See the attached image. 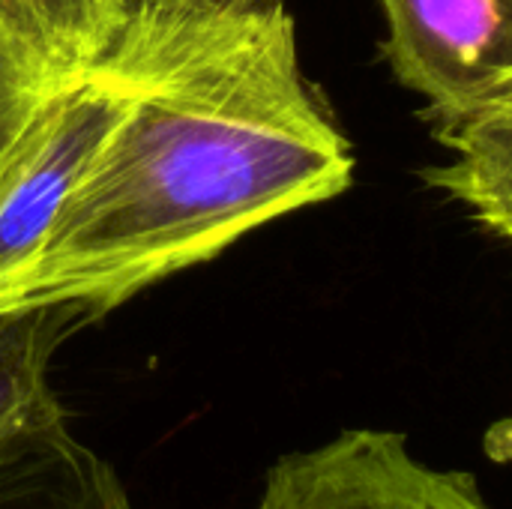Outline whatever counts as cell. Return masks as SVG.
<instances>
[{"instance_id":"obj_1","label":"cell","mask_w":512,"mask_h":509,"mask_svg":"<svg viewBox=\"0 0 512 509\" xmlns=\"http://www.w3.org/2000/svg\"><path fill=\"white\" fill-rule=\"evenodd\" d=\"M96 66L126 108L3 312L72 303L99 321L354 180V147L303 72L285 0L126 12Z\"/></svg>"},{"instance_id":"obj_2","label":"cell","mask_w":512,"mask_h":509,"mask_svg":"<svg viewBox=\"0 0 512 509\" xmlns=\"http://www.w3.org/2000/svg\"><path fill=\"white\" fill-rule=\"evenodd\" d=\"M126 108L123 87L87 66L33 108L0 165V312L39 258L57 213Z\"/></svg>"},{"instance_id":"obj_3","label":"cell","mask_w":512,"mask_h":509,"mask_svg":"<svg viewBox=\"0 0 512 509\" xmlns=\"http://www.w3.org/2000/svg\"><path fill=\"white\" fill-rule=\"evenodd\" d=\"M255 509H492L468 471L435 468L393 429H345L282 456Z\"/></svg>"},{"instance_id":"obj_4","label":"cell","mask_w":512,"mask_h":509,"mask_svg":"<svg viewBox=\"0 0 512 509\" xmlns=\"http://www.w3.org/2000/svg\"><path fill=\"white\" fill-rule=\"evenodd\" d=\"M384 57L444 120L477 108L512 72V0H378Z\"/></svg>"},{"instance_id":"obj_5","label":"cell","mask_w":512,"mask_h":509,"mask_svg":"<svg viewBox=\"0 0 512 509\" xmlns=\"http://www.w3.org/2000/svg\"><path fill=\"white\" fill-rule=\"evenodd\" d=\"M0 509H135L120 474L69 420L42 426L0 450Z\"/></svg>"},{"instance_id":"obj_6","label":"cell","mask_w":512,"mask_h":509,"mask_svg":"<svg viewBox=\"0 0 512 509\" xmlns=\"http://www.w3.org/2000/svg\"><path fill=\"white\" fill-rule=\"evenodd\" d=\"M96 318L72 303L0 312V450L12 441L69 420L51 387L60 345Z\"/></svg>"},{"instance_id":"obj_7","label":"cell","mask_w":512,"mask_h":509,"mask_svg":"<svg viewBox=\"0 0 512 509\" xmlns=\"http://www.w3.org/2000/svg\"><path fill=\"white\" fill-rule=\"evenodd\" d=\"M447 159L423 168V180L462 204L483 228L512 243V108L480 105L432 120Z\"/></svg>"},{"instance_id":"obj_8","label":"cell","mask_w":512,"mask_h":509,"mask_svg":"<svg viewBox=\"0 0 512 509\" xmlns=\"http://www.w3.org/2000/svg\"><path fill=\"white\" fill-rule=\"evenodd\" d=\"M120 18L117 0H0V27L57 75L93 66Z\"/></svg>"},{"instance_id":"obj_9","label":"cell","mask_w":512,"mask_h":509,"mask_svg":"<svg viewBox=\"0 0 512 509\" xmlns=\"http://www.w3.org/2000/svg\"><path fill=\"white\" fill-rule=\"evenodd\" d=\"M30 114H33V111H30ZM30 114H24L21 120H12V123L0 126V165H3V159H6V153L12 150V144H15L18 132L24 129V123H27V117H30Z\"/></svg>"},{"instance_id":"obj_10","label":"cell","mask_w":512,"mask_h":509,"mask_svg":"<svg viewBox=\"0 0 512 509\" xmlns=\"http://www.w3.org/2000/svg\"><path fill=\"white\" fill-rule=\"evenodd\" d=\"M480 105H510L512 108V72L495 87V90H492V93H489V96H486V99H483V102H480ZM480 105H477V108H480Z\"/></svg>"},{"instance_id":"obj_11","label":"cell","mask_w":512,"mask_h":509,"mask_svg":"<svg viewBox=\"0 0 512 509\" xmlns=\"http://www.w3.org/2000/svg\"><path fill=\"white\" fill-rule=\"evenodd\" d=\"M153 3H168V0H117L120 12H135V9H144V6H153Z\"/></svg>"}]
</instances>
